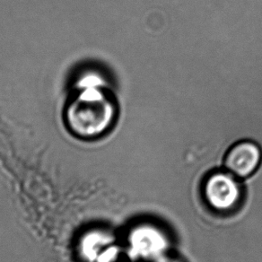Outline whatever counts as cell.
Returning a JSON list of instances; mask_svg holds the SVG:
<instances>
[{
  "label": "cell",
  "mask_w": 262,
  "mask_h": 262,
  "mask_svg": "<svg viewBox=\"0 0 262 262\" xmlns=\"http://www.w3.org/2000/svg\"><path fill=\"white\" fill-rule=\"evenodd\" d=\"M117 104L102 77L91 72L81 76L64 111L66 126L77 139L101 138L113 127Z\"/></svg>",
  "instance_id": "6da1fadb"
},
{
  "label": "cell",
  "mask_w": 262,
  "mask_h": 262,
  "mask_svg": "<svg viewBox=\"0 0 262 262\" xmlns=\"http://www.w3.org/2000/svg\"><path fill=\"white\" fill-rule=\"evenodd\" d=\"M229 171H217L208 176L203 187L206 203L215 211L232 210L240 202L241 187Z\"/></svg>",
  "instance_id": "7a4b0ae2"
},
{
  "label": "cell",
  "mask_w": 262,
  "mask_h": 262,
  "mask_svg": "<svg viewBox=\"0 0 262 262\" xmlns=\"http://www.w3.org/2000/svg\"><path fill=\"white\" fill-rule=\"evenodd\" d=\"M262 152L257 143L242 140L230 147L225 157V167L236 178H247L258 169Z\"/></svg>",
  "instance_id": "3957f363"
},
{
  "label": "cell",
  "mask_w": 262,
  "mask_h": 262,
  "mask_svg": "<svg viewBox=\"0 0 262 262\" xmlns=\"http://www.w3.org/2000/svg\"><path fill=\"white\" fill-rule=\"evenodd\" d=\"M113 244V239L109 233L102 230H91L83 234L78 242V251L86 262H95L105 249Z\"/></svg>",
  "instance_id": "277c9868"
}]
</instances>
